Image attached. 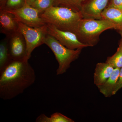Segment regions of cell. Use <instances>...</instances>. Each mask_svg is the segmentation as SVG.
Returning <instances> with one entry per match:
<instances>
[{
	"label": "cell",
	"mask_w": 122,
	"mask_h": 122,
	"mask_svg": "<svg viewBox=\"0 0 122 122\" xmlns=\"http://www.w3.org/2000/svg\"><path fill=\"white\" fill-rule=\"evenodd\" d=\"M35 71L26 60L12 61L0 72V97L12 99L35 82Z\"/></svg>",
	"instance_id": "cell-1"
},
{
	"label": "cell",
	"mask_w": 122,
	"mask_h": 122,
	"mask_svg": "<svg viewBox=\"0 0 122 122\" xmlns=\"http://www.w3.org/2000/svg\"><path fill=\"white\" fill-rule=\"evenodd\" d=\"M46 24L53 25L61 30L75 34L82 16L80 12L64 6H53L40 14Z\"/></svg>",
	"instance_id": "cell-2"
},
{
	"label": "cell",
	"mask_w": 122,
	"mask_h": 122,
	"mask_svg": "<svg viewBox=\"0 0 122 122\" xmlns=\"http://www.w3.org/2000/svg\"><path fill=\"white\" fill-rule=\"evenodd\" d=\"M111 29L116 30V27L108 20L82 18L79 23L75 34L81 42L89 47H93L99 41L102 33Z\"/></svg>",
	"instance_id": "cell-3"
},
{
	"label": "cell",
	"mask_w": 122,
	"mask_h": 122,
	"mask_svg": "<svg viewBox=\"0 0 122 122\" xmlns=\"http://www.w3.org/2000/svg\"><path fill=\"white\" fill-rule=\"evenodd\" d=\"M44 44L48 46L54 54L58 64L57 75L63 74L70 67L71 64L79 56L82 49L72 50L62 45L55 38L47 34Z\"/></svg>",
	"instance_id": "cell-4"
},
{
	"label": "cell",
	"mask_w": 122,
	"mask_h": 122,
	"mask_svg": "<svg viewBox=\"0 0 122 122\" xmlns=\"http://www.w3.org/2000/svg\"><path fill=\"white\" fill-rule=\"evenodd\" d=\"M18 22L19 31L23 35L26 41L27 58L29 60L35 48L44 44L48 34L47 24L41 27L33 28L21 22Z\"/></svg>",
	"instance_id": "cell-5"
},
{
	"label": "cell",
	"mask_w": 122,
	"mask_h": 122,
	"mask_svg": "<svg viewBox=\"0 0 122 122\" xmlns=\"http://www.w3.org/2000/svg\"><path fill=\"white\" fill-rule=\"evenodd\" d=\"M5 10L13 14L17 22L30 27L37 28L46 24L40 16L39 11L27 4L17 9Z\"/></svg>",
	"instance_id": "cell-6"
},
{
	"label": "cell",
	"mask_w": 122,
	"mask_h": 122,
	"mask_svg": "<svg viewBox=\"0 0 122 122\" xmlns=\"http://www.w3.org/2000/svg\"><path fill=\"white\" fill-rule=\"evenodd\" d=\"M47 24L48 34L53 36L61 44L70 49H82L89 47L81 42L77 35L70 31L61 30L53 25Z\"/></svg>",
	"instance_id": "cell-7"
},
{
	"label": "cell",
	"mask_w": 122,
	"mask_h": 122,
	"mask_svg": "<svg viewBox=\"0 0 122 122\" xmlns=\"http://www.w3.org/2000/svg\"><path fill=\"white\" fill-rule=\"evenodd\" d=\"M8 37L9 53L11 60L29 61L26 41L22 34L18 30Z\"/></svg>",
	"instance_id": "cell-8"
},
{
	"label": "cell",
	"mask_w": 122,
	"mask_h": 122,
	"mask_svg": "<svg viewBox=\"0 0 122 122\" xmlns=\"http://www.w3.org/2000/svg\"><path fill=\"white\" fill-rule=\"evenodd\" d=\"M110 0H86L80 11L82 18L96 20L102 19V14Z\"/></svg>",
	"instance_id": "cell-9"
},
{
	"label": "cell",
	"mask_w": 122,
	"mask_h": 122,
	"mask_svg": "<svg viewBox=\"0 0 122 122\" xmlns=\"http://www.w3.org/2000/svg\"><path fill=\"white\" fill-rule=\"evenodd\" d=\"M1 32L8 37L19 30L18 22L13 14L0 9Z\"/></svg>",
	"instance_id": "cell-10"
},
{
	"label": "cell",
	"mask_w": 122,
	"mask_h": 122,
	"mask_svg": "<svg viewBox=\"0 0 122 122\" xmlns=\"http://www.w3.org/2000/svg\"><path fill=\"white\" fill-rule=\"evenodd\" d=\"M114 68L107 62L97 63L94 74V83L98 86L105 83L112 74Z\"/></svg>",
	"instance_id": "cell-11"
},
{
	"label": "cell",
	"mask_w": 122,
	"mask_h": 122,
	"mask_svg": "<svg viewBox=\"0 0 122 122\" xmlns=\"http://www.w3.org/2000/svg\"><path fill=\"white\" fill-rule=\"evenodd\" d=\"M120 71V68H114L111 76L105 83L97 86L100 93L106 97H109L113 95V92L118 79Z\"/></svg>",
	"instance_id": "cell-12"
},
{
	"label": "cell",
	"mask_w": 122,
	"mask_h": 122,
	"mask_svg": "<svg viewBox=\"0 0 122 122\" xmlns=\"http://www.w3.org/2000/svg\"><path fill=\"white\" fill-rule=\"evenodd\" d=\"M102 19L111 21L114 24L116 30H122V10L111 7H107L102 14Z\"/></svg>",
	"instance_id": "cell-13"
},
{
	"label": "cell",
	"mask_w": 122,
	"mask_h": 122,
	"mask_svg": "<svg viewBox=\"0 0 122 122\" xmlns=\"http://www.w3.org/2000/svg\"><path fill=\"white\" fill-rule=\"evenodd\" d=\"M8 41L7 37L1 40L0 43V72L12 61L9 53Z\"/></svg>",
	"instance_id": "cell-14"
},
{
	"label": "cell",
	"mask_w": 122,
	"mask_h": 122,
	"mask_svg": "<svg viewBox=\"0 0 122 122\" xmlns=\"http://www.w3.org/2000/svg\"><path fill=\"white\" fill-rule=\"evenodd\" d=\"M36 122H74V120L61 113L56 112L48 117L45 114L39 115L36 119Z\"/></svg>",
	"instance_id": "cell-15"
},
{
	"label": "cell",
	"mask_w": 122,
	"mask_h": 122,
	"mask_svg": "<svg viewBox=\"0 0 122 122\" xmlns=\"http://www.w3.org/2000/svg\"><path fill=\"white\" fill-rule=\"evenodd\" d=\"M106 62L111 65L114 68H122V45L121 42L115 53L108 57Z\"/></svg>",
	"instance_id": "cell-16"
},
{
	"label": "cell",
	"mask_w": 122,
	"mask_h": 122,
	"mask_svg": "<svg viewBox=\"0 0 122 122\" xmlns=\"http://www.w3.org/2000/svg\"><path fill=\"white\" fill-rule=\"evenodd\" d=\"M86 0H60L58 5L68 7L74 11L80 12L83 2Z\"/></svg>",
	"instance_id": "cell-17"
},
{
	"label": "cell",
	"mask_w": 122,
	"mask_h": 122,
	"mask_svg": "<svg viewBox=\"0 0 122 122\" xmlns=\"http://www.w3.org/2000/svg\"><path fill=\"white\" fill-rule=\"evenodd\" d=\"M54 5V0H35L31 6L38 10L41 14Z\"/></svg>",
	"instance_id": "cell-18"
},
{
	"label": "cell",
	"mask_w": 122,
	"mask_h": 122,
	"mask_svg": "<svg viewBox=\"0 0 122 122\" xmlns=\"http://www.w3.org/2000/svg\"><path fill=\"white\" fill-rule=\"evenodd\" d=\"M25 4V0H7L4 8L2 9L14 10L21 8Z\"/></svg>",
	"instance_id": "cell-19"
},
{
	"label": "cell",
	"mask_w": 122,
	"mask_h": 122,
	"mask_svg": "<svg viewBox=\"0 0 122 122\" xmlns=\"http://www.w3.org/2000/svg\"><path fill=\"white\" fill-rule=\"evenodd\" d=\"M122 88V68H120L119 76L115 88L113 93V95H114L120 89Z\"/></svg>",
	"instance_id": "cell-20"
},
{
	"label": "cell",
	"mask_w": 122,
	"mask_h": 122,
	"mask_svg": "<svg viewBox=\"0 0 122 122\" xmlns=\"http://www.w3.org/2000/svg\"><path fill=\"white\" fill-rule=\"evenodd\" d=\"M107 7H114L122 10V0H110Z\"/></svg>",
	"instance_id": "cell-21"
},
{
	"label": "cell",
	"mask_w": 122,
	"mask_h": 122,
	"mask_svg": "<svg viewBox=\"0 0 122 122\" xmlns=\"http://www.w3.org/2000/svg\"><path fill=\"white\" fill-rule=\"evenodd\" d=\"M7 0H0V9H2L4 8Z\"/></svg>",
	"instance_id": "cell-22"
},
{
	"label": "cell",
	"mask_w": 122,
	"mask_h": 122,
	"mask_svg": "<svg viewBox=\"0 0 122 122\" xmlns=\"http://www.w3.org/2000/svg\"><path fill=\"white\" fill-rule=\"evenodd\" d=\"M35 0H25V4L31 5Z\"/></svg>",
	"instance_id": "cell-23"
},
{
	"label": "cell",
	"mask_w": 122,
	"mask_h": 122,
	"mask_svg": "<svg viewBox=\"0 0 122 122\" xmlns=\"http://www.w3.org/2000/svg\"><path fill=\"white\" fill-rule=\"evenodd\" d=\"M54 6H57L58 5V3L60 0H54Z\"/></svg>",
	"instance_id": "cell-24"
},
{
	"label": "cell",
	"mask_w": 122,
	"mask_h": 122,
	"mask_svg": "<svg viewBox=\"0 0 122 122\" xmlns=\"http://www.w3.org/2000/svg\"><path fill=\"white\" fill-rule=\"evenodd\" d=\"M119 32L120 34L121 37V41L120 42L122 43V30H119Z\"/></svg>",
	"instance_id": "cell-25"
}]
</instances>
